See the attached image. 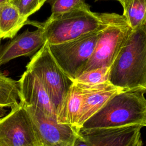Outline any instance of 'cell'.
I'll use <instances>...</instances> for the list:
<instances>
[{
    "mask_svg": "<svg viewBox=\"0 0 146 146\" xmlns=\"http://www.w3.org/2000/svg\"><path fill=\"white\" fill-rule=\"evenodd\" d=\"M46 1H47V0H42V4L43 5V4H44V3Z\"/></svg>",
    "mask_w": 146,
    "mask_h": 146,
    "instance_id": "603a6c76",
    "label": "cell"
},
{
    "mask_svg": "<svg viewBox=\"0 0 146 146\" xmlns=\"http://www.w3.org/2000/svg\"><path fill=\"white\" fill-rule=\"evenodd\" d=\"M110 67H101L83 72L73 82L86 84H97L108 82Z\"/></svg>",
    "mask_w": 146,
    "mask_h": 146,
    "instance_id": "e0dca14e",
    "label": "cell"
},
{
    "mask_svg": "<svg viewBox=\"0 0 146 146\" xmlns=\"http://www.w3.org/2000/svg\"><path fill=\"white\" fill-rule=\"evenodd\" d=\"M20 101L26 106H34L46 116L56 120V110L43 84L31 70L26 68L18 80Z\"/></svg>",
    "mask_w": 146,
    "mask_h": 146,
    "instance_id": "30bf717a",
    "label": "cell"
},
{
    "mask_svg": "<svg viewBox=\"0 0 146 146\" xmlns=\"http://www.w3.org/2000/svg\"><path fill=\"white\" fill-rule=\"evenodd\" d=\"M7 110L4 108V107L0 106V118L5 116L6 115Z\"/></svg>",
    "mask_w": 146,
    "mask_h": 146,
    "instance_id": "ffe728a7",
    "label": "cell"
},
{
    "mask_svg": "<svg viewBox=\"0 0 146 146\" xmlns=\"http://www.w3.org/2000/svg\"><path fill=\"white\" fill-rule=\"evenodd\" d=\"M13 0H0V5L5 4V3L11 2Z\"/></svg>",
    "mask_w": 146,
    "mask_h": 146,
    "instance_id": "7402d4cb",
    "label": "cell"
},
{
    "mask_svg": "<svg viewBox=\"0 0 146 146\" xmlns=\"http://www.w3.org/2000/svg\"><path fill=\"white\" fill-rule=\"evenodd\" d=\"M19 99L18 81L7 76L0 70V106L12 108L19 103Z\"/></svg>",
    "mask_w": 146,
    "mask_h": 146,
    "instance_id": "9a60e30c",
    "label": "cell"
},
{
    "mask_svg": "<svg viewBox=\"0 0 146 146\" xmlns=\"http://www.w3.org/2000/svg\"><path fill=\"white\" fill-rule=\"evenodd\" d=\"M1 37H0V42H1Z\"/></svg>",
    "mask_w": 146,
    "mask_h": 146,
    "instance_id": "cb8c5ba5",
    "label": "cell"
},
{
    "mask_svg": "<svg viewBox=\"0 0 146 146\" xmlns=\"http://www.w3.org/2000/svg\"><path fill=\"white\" fill-rule=\"evenodd\" d=\"M75 83L82 89L83 92L81 112L76 127L78 131L111 98L125 90L122 88L115 86L110 81L97 84Z\"/></svg>",
    "mask_w": 146,
    "mask_h": 146,
    "instance_id": "7c38bea8",
    "label": "cell"
},
{
    "mask_svg": "<svg viewBox=\"0 0 146 146\" xmlns=\"http://www.w3.org/2000/svg\"><path fill=\"white\" fill-rule=\"evenodd\" d=\"M0 146H39L30 115L21 101L0 118Z\"/></svg>",
    "mask_w": 146,
    "mask_h": 146,
    "instance_id": "52a82bcc",
    "label": "cell"
},
{
    "mask_svg": "<svg viewBox=\"0 0 146 146\" xmlns=\"http://www.w3.org/2000/svg\"><path fill=\"white\" fill-rule=\"evenodd\" d=\"M51 6V14L56 15L76 9H90L84 0H47Z\"/></svg>",
    "mask_w": 146,
    "mask_h": 146,
    "instance_id": "ac0fdd59",
    "label": "cell"
},
{
    "mask_svg": "<svg viewBox=\"0 0 146 146\" xmlns=\"http://www.w3.org/2000/svg\"><path fill=\"white\" fill-rule=\"evenodd\" d=\"M35 128L39 146H74L78 131L71 125L57 122L34 106H26Z\"/></svg>",
    "mask_w": 146,
    "mask_h": 146,
    "instance_id": "9c48e42d",
    "label": "cell"
},
{
    "mask_svg": "<svg viewBox=\"0 0 146 146\" xmlns=\"http://www.w3.org/2000/svg\"><path fill=\"white\" fill-rule=\"evenodd\" d=\"M46 42L57 44L68 42L100 29L102 21L100 14L90 9H76L52 15L42 23Z\"/></svg>",
    "mask_w": 146,
    "mask_h": 146,
    "instance_id": "277c9868",
    "label": "cell"
},
{
    "mask_svg": "<svg viewBox=\"0 0 146 146\" xmlns=\"http://www.w3.org/2000/svg\"><path fill=\"white\" fill-rule=\"evenodd\" d=\"M26 68L31 70L39 78L56 113L62 107L73 80L59 66L47 42L32 56Z\"/></svg>",
    "mask_w": 146,
    "mask_h": 146,
    "instance_id": "5b68a950",
    "label": "cell"
},
{
    "mask_svg": "<svg viewBox=\"0 0 146 146\" xmlns=\"http://www.w3.org/2000/svg\"><path fill=\"white\" fill-rule=\"evenodd\" d=\"M100 15L104 28L83 72L110 67L133 30L123 15L104 13Z\"/></svg>",
    "mask_w": 146,
    "mask_h": 146,
    "instance_id": "3957f363",
    "label": "cell"
},
{
    "mask_svg": "<svg viewBox=\"0 0 146 146\" xmlns=\"http://www.w3.org/2000/svg\"><path fill=\"white\" fill-rule=\"evenodd\" d=\"M135 30L146 23V0H129L123 8V14Z\"/></svg>",
    "mask_w": 146,
    "mask_h": 146,
    "instance_id": "2e32d148",
    "label": "cell"
},
{
    "mask_svg": "<svg viewBox=\"0 0 146 146\" xmlns=\"http://www.w3.org/2000/svg\"><path fill=\"white\" fill-rule=\"evenodd\" d=\"M128 1H129V0H119V2L121 3V5H122L123 8L126 6V5L128 2Z\"/></svg>",
    "mask_w": 146,
    "mask_h": 146,
    "instance_id": "44dd1931",
    "label": "cell"
},
{
    "mask_svg": "<svg viewBox=\"0 0 146 146\" xmlns=\"http://www.w3.org/2000/svg\"><path fill=\"white\" fill-rule=\"evenodd\" d=\"M83 99L82 89L73 82L62 107L56 112L57 122L71 125L76 129L80 115Z\"/></svg>",
    "mask_w": 146,
    "mask_h": 146,
    "instance_id": "4fadbf2b",
    "label": "cell"
},
{
    "mask_svg": "<svg viewBox=\"0 0 146 146\" xmlns=\"http://www.w3.org/2000/svg\"><path fill=\"white\" fill-rule=\"evenodd\" d=\"M140 125L79 129L74 146H143Z\"/></svg>",
    "mask_w": 146,
    "mask_h": 146,
    "instance_id": "ba28073f",
    "label": "cell"
},
{
    "mask_svg": "<svg viewBox=\"0 0 146 146\" xmlns=\"http://www.w3.org/2000/svg\"><path fill=\"white\" fill-rule=\"evenodd\" d=\"M109 81L124 90L146 88V23L132 30L111 66Z\"/></svg>",
    "mask_w": 146,
    "mask_h": 146,
    "instance_id": "7a4b0ae2",
    "label": "cell"
},
{
    "mask_svg": "<svg viewBox=\"0 0 146 146\" xmlns=\"http://www.w3.org/2000/svg\"><path fill=\"white\" fill-rule=\"evenodd\" d=\"M11 2L18 9L25 22L30 15L38 11L43 5L42 0H13Z\"/></svg>",
    "mask_w": 146,
    "mask_h": 146,
    "instance_id": "d6986e66",
    "label": "cell"
},
{
    "mask_svg": "<svg viewBox=\"0 0 146 146\" xmlns=\"http://www.w3.org/2000/svg\"><path fill=\"white\" fill-rule=\"evenodd\" d=\"M115 1H119V0H115Z\"/></svg>",
    "mask_w": 146,
    "mask_h": 146,
    "instance_id": "d4e9b609",
    "label": "cell"
},
{
    "mask_svg": "<svg viewBox=\"0 0 146 146\" xmlns=\"http://www.w3.org/2000/svg\"><path fill=\"white\" fill-rule=\"evenodd\" d=\"M146 88L125 90L111 98L80 129L140 125L146 127Z\"/></svg>",
    "mask_w": 146,
    "mask_h": 146,
    "instance_id": "6da1fadb",
    "label": "cell"
},
{
    "mask_svg": "<svg viewBox=\"0 0 146 146\" xmlns=\"http://www.w3.org/2000/svg\"><path fill=\"white\" fill-rule=\"evenodd\" d=\"M46 42L42 23L34 31L26 30L7 42L0 50V66L20 56H33Z\"/></svg>",
    "mask_w": 146,
    "mask_h": 146,
    "instance_id": "8fae6325",
    "label": "cell"
},
{
    "mask_svg": "<svg viewBox=\"0 0 146 146\" xmlns=\"http://www.w3.org/2000/svg\"><path fill=\"white\" fill-rule=\"evenodd\" d=\"M103 28L102 21V27L95 31L62 43H48L55 61L62 71L72 80L83 72L92 55Z\"/></svg>",
    "mask_w": 146,
    "mask_h": 146,
    "instance_id": "8992f818",
    "label": "cell"
},
{
    "mask_svg": "<svg viewBox=\"0 0 146 146\" xmlns=\"http://www.w3.org/2000/svg\"><path fill=\"white\" fill-rule=\"evenodd\" d=\"M26 22L17 7L11 2L0 5V37L13 38Z\"/></svg>",
    "mask_w": 146,
    "mask_h": 146,
    "instance_id": "5bb4252c",
    "label": "cell"
}]
</instances>
